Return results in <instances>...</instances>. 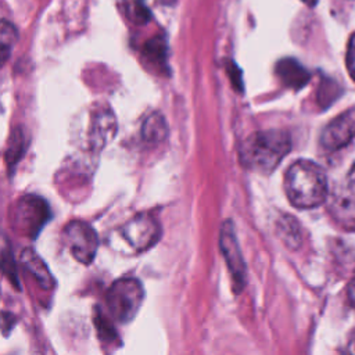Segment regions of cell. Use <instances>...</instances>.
I'll return each mask as SVG.
<instances>
[{
	"mask_svg": "<svg viewBox=\"0 0 355 355\" xmlns=\"http://www.w3.org/2000/svg\"><path fill=\"white\" fill-rule=\"evenodd\" d=\"M348 180H349V183L355 184V165L352 166V169H351L349 173H348Z\"/></svg>",
	"mask_w": 355,
	"mask_h": 355,
	"instance_id": "23",
	"label": "cell"
},
{
	"mask_svg": "<svg viewBox=\"0 0 355 355\" xmlns=\"http://www.w3.org/2000/svg\"><path fill=\"white\" fill-rule=\"evenodd\" d=\"M64 241L72 257L80 263H90L98 248V237L96 230L83 220L69 222L62 232Z\"/></svg>",
	"mask_w": 355,
	"mask_h": 355,
	"instance_id": "5",
	"label": "cell"
},
{
	"mask_svg": "<svg viewBox=\"0 0 355 355\" xmlns=\"http://www.w3.org/2000/svg\"><path fill=\"white\" fill-rule=\"evenodd\" d=\"M347 68L351 79L355 82V33L349 37L348 50H347Z\"/></svg>",
	"mask_w": 355,
	"mask_h": 355,
	"instance_id": "19",
	"label": "cell"
},
{
	"mask_svg": "<svg viewBox=\"0 0 355 355\" xmlns=\"http://www.w3.org/2000/svg\"><path fill=\"white\" fill-rule=\"evenodd\" d=\"M219 244L227 268L230 270L234 290L239 293L245 284V263L241 257L239 241L234 233V225L230 220H226L220 227Z\"/></svg>",
	"mask_w": 355,
	"mask_h": 355,
	"instance_id": "7",
	"label": "cell"
},
{
	"mask_svg": "<svg viewBox=\"0 0 355 355\" xmlns=\"http://www.w3.org/2000/svg\"><path fill=\"white\" fill-rule=\"evenodd\" d=\"M327 209L338 226L355 232V184L336 187L329 196Z\"/></svg>",
	"mask_w": 355,
	"mask_h": 355,
	"instance_id": "9",
	"label": "cell"
},
{
	"mask_svg": "<svg viewBox=\"0 0 355 355\" xmlns=\"http://www.w3.org/2000/svg\"><path fill=\"white\" fill-rule=\"evenodd\" d=\"M119 4L125 17L136 25H144L151 18L150 10L143 0H121Z\"/></svg>",
	"mask_w": 355,
	"mask_h": 355,
	"instance_id": "14",
	"label": "cell"
},
{
	"mask_svg": "<svg viewBox=\"0 0 355 355\" xmlns=\"http://www.w3.org/2000/svg\"><path fill=\"white\" fill-rule=\"evenodd\" d=\"M141 135L147 143L157 144V143L162 141L166 136V123H165L162 115H159V114L150 115L144 121Z\"/></svg>",
	"mask_w": 355,
	"mask_h": 355,
	"instance_id": "13",
	"label": "cell"
},
{
	"mask_svg": "<svg viewBox=\"0 0 355 355\" xmlns=\"http://www.w3.org/2000/svg\"><path fill=\"white\" fill-rule=\"evenodd\" d=\"M0 39H1V60L3 62L7 60V55L12 47V44L15 43L17 40V31L15 28L7 22V21H3L1 22V35H0Z\"/></svg>",
	"mask_w": 355,
	"mask_h": 355,
	"instance_id": "16",
	"label": "cell"
},
{
	"mask_svg": "<svg viewBox=\"0 0 355 355\" xmlns=\"http://www.w3.org/2000/svg\"><path fill=\"white\" fill-rule=\"evenodd\" d=\"M348 354L355 355V331L351 334L349 341H348Z\"/></svg>",
	"mask_w": 355,
	"mask_h": 355,
	"instance_id": "22",
	"label": "cell"
},
{
	"mask_svg": "<svg viewBox=\"0 0 355 355\" xmlns=\"http://www.w3.org/2000/svg\"><path fill=\"white\" fill-rule=\"evenodd\" d=\"M291 139L280 129L259 130L247 136L239 147V158L244 168L270 173L288 154Z\"/></svg>",
	"mask_w": 355,
	"mask_h": 355,
	"instance_id": "1",
	"label": "cell"
},
{
	"mask_svg": "<svg viewBox=\"0 0 355 355\" xmlns=\"http://www.w3.org/2000/svg\"><path fill=\"white\" fill-rule=\"evenodd\" d=\"M21 262L43 288H51L54 286V280L51 277L50 270L47 269L43 259L33 250L26 248L21 254Z\"/></svg>",
	"mask_w": 355,
	"mask_h": 355,
	"instance_id": "12",
	"label": "cell"
},
{
	"mask_svg": "<svg viewBox=\"0 0 355 355\" xmlns=\"http://www.w3.org/2000/svg\"><path fill=\"white\" fill-rule=\"evenodd\" d=\"M121 236L135 251L141 252L158 241L161 227L153 215L140 214L122 226Z\"/></svg>",
	"mask_w": 355,
	"mask_h": 355,
	"instance_id": "6",
	"label": "cell"
},
{
	"mask_svg": "<svg viewBox=\"0 0 355 355\" xmlns=\"http://www.w3.org/2000/svg\"><path fill=\"white\" fill-rule=\"evenodd\" d=\"M116 130V122L114 114L108 108H100L92 119L90 140L94 148H103L110 140H112Z\"/></svg>",
	"mask_w": 355,
	"mask_h": 355,
	"instance_id": "10",
	"label": "cell"
},
{
	"mask_svg": "<svg viewBox=\"0 0 355 355\" xmlns=\"http://www.w3.org/2000/svg\"><path fill=\"white\" fill-rule=\"evenodd\" d=\"M144 300V288L135 277L115 280L107 291V305L112 318L118 322H130Z\"/></svg>",
	"mask_w": 355,
	"mask_h": 355,
	"instance_id": "3",
	"label": "cell"
},
{
	"mask_svg": "<svg viewBox=\"0 0 355 355\" xmlns=\"http://www.w3.org/2000/svg\"><path fill=\"white\" fill-rule=\"evenodd\" d=\"M348 301H349V304H351V306H354L355 308V279L354 280H351V283H349V286H348Z\"/></svg>",
	"mask_w": 355,
	"mask_h": 355,
	"instance_id": "21",
	"label": "cell"
},
{
	"mask_svg": "<svg viewBox=\"0 0 355 355\" xmlns=\"http://www.w3.org/2000/svg\"><path fill=\"white\" fill-rule=\"evenodd\" d=\"M284 191L294 207L315 208L324 202L329 196L326 173L312 161H295L284 175Z\"/></svg>",
	"mask_w": 355,
	"mask_h": 355,
	"instance_id": "2",
	"label": "cell"
},
{
	"mask_svg": "<svg viewBox=\"0 0 355 355\" xmlns=\"http://www.w3.org/2000/svg\"><path fill=\"white\" fill-rule=\"evenodd\" d=\"M49 218L50 209L47 202L33 194L21 197L12 208V226L25 237H35Z\"/></svg>",
	"mask_w": 355,
	"mask_h": 355,
	"instance_id": "4",
	"label": "cell"
},
{
	"mask_svg": "<svg viewBox=\"0 0 355 355\" xmlns=\"http://www.w3.org/2000/svg\"><path fill=\"white\" fill-rule=\"evenodd\" d=\"M302 1H304V3H306L308 6H313L318 0H302Z\"/></svg>",
	"mask_w": 355,
	"mask_h": 355,
	"instance_id": "24",
	"label": "cell"
},
{
	"mask_svg": "<svg viewBox=\"0 0 355 355\" xmlns=\"http://www.w3.org/2000/svg\"><path fill=\"white\" fill-rule=\"evenodd\" d=\"M107 322V319L100 313L98 315V319H97V322H96V324L98 326V331L101 333V338H108V340H112V336H114V329L110 326V324H107L105 323Z\"/></svg>",
	"mask_w": 355,
	"mask_h": 355,
	"instance_id": "20",
	"label": "cell"
},
{
	"mask_svg": "<svg viewBox=\"0 0 355 355\" xmlns=\"http://www.w3.org/2000/svg\"><path fill=\"white\" fill-rule=\"evenodd\" d=\"M355 137V108L347 110L331 119L320 135V147L333 153L345 147Z\"/></svg>",
	"mask_w": 355,
	"mask_h": 355,
	"instance_id": "8",
	"label": "cell"
},
{
	"mask_svg": "<svg viewBox=\"0 0 355 355\" xmlns=\"http://www.w3.org/2000/svg\"><path fill=\"white\" fill-rule=\"evenodd\" d=\"M22 153H24V135L19 130H15L10 137V144L7 147V154H6L7 164L8 165L15 164L18 158L22 155Z\"/></svg>",
	"mask_w": 355,
	"mask_h": 355,
	"instance_id": "17",
	"label": "cell"
},
{
	"mask_svg": "<svg viewBox=\"0 0 355 355\" xmlns=\"http://www.w3.org/2000/svg\"><path fill=\"white\" fill-rule=\"evenodd\" d=\"M165 43L159 37H153L147 44L144 54L151 62H164L165 61Z\"/></svg>",
	"mask_w": 355,
	"mask_h": 355,
	"instance_id": "18",
	"label": "cell"
},
{
	"mask_svg": "<svg viewBox=\"0 0 355 355\" xmlns=\"http://www.w3.org/2000/svg\"><path fill=\"white\" fill-rule=\"evenodd\" d=\"M279 234L290 248H297L301 244V229L298 222L291 216H284L279 222Z\"/></svg>",
	"mask_w": 355,
	"mask_h": 355,
	"instance_id": "15",
	"label": "cell"
},
{
	"mask_svg": "<svg viewBox=\"0 0 355 355\" xmlns=\"http://www.w3.org/2000/svg\"><path fill=\"white\" fill-rule=\"evenodd\" d=\"M276 73L286 86L293 89H300L309 80L308 71L293 58L279 61L276 65Z\"/></svg>",
	"mask_w": 355,
	"mask_h": 355,
	"instance_id": "11",
	"label": "cell"
}]
</instances>
